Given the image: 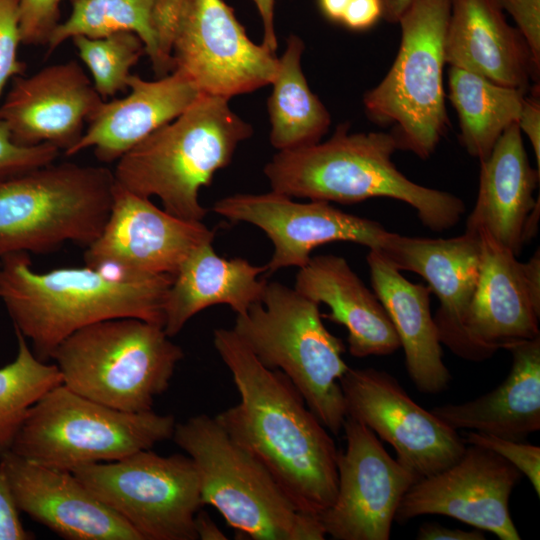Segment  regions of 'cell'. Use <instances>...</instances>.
<instances>
[{
	"instance_id": "6da1fadb",
	"label": "cell",
	"mask_w": 540,
	"mask_h": 540,
	"mask_svg": "<svg viewBox=\"0 0 540 540\" xmlns=\"http://www.w3.org/2000/svg\"><path fill=\"white\" fill-rule=\"evenodd\" d=\"M213 344L240 395L236 405L214 417L299 511L320 518L338 484L339 451L330 432L292 382L265 367L232 328L215 329Z\"/></svg>"
},
{
	"instance_id": "7a4b0ae2",
	"label": "cell",
	"mask_w": 540,
	"mask_h": 540,
	"mask_svg": "<svg viewBox=\"0 0 540 540\" xmlns=\"http://www.w3.org/2000/svg\"><path fill=\"white\" fill-rule=\"evenodd\" d=\"M173 277H132L102 269L58 268L36 272L28 253L0 258V301L15 330L46 361L69 335L87 325L123 317L163 327Z\"/></svg>"
},
{
	"instance_id": "3957f363",
	"label": "cell",
	"mask_w": 540,
	"mask_h": 540,
	"mask_svg": "<svg viewBox=\"0 0 540 540\" xmlns=\"http://www.w3.org/2000/svg\"><path fill=\"white\" fill-rule=\"evenodd\" d=\"M348 130L341 124L325 142L278 151L264 167L272 191L341 204L396 199L436 232L460 221L465 204L459 197L417 184L396 168L391 158L398 147L391 133Z\"/></svg>"
},
{
	"instance_id": "277c9868",
	"label": "cell",
	"mask_w": 540,
	"mask_h": 540,
	"mask_svg": "<svg viewBox=\"0 0 540 540\" xmlns=\"http://www.w3.org/2000/svg\"><path fill=\"white\" fill-rule=\"evenodd\" d=\"M252 134L227 99L201 94L116 161L115 182L139 196H157L171 215L202 221L208 210L199 202L200 189Z\"/></svg>"
},
{
	"instance_id": "5b68a950",
	"label": "cell",
	"mask_w": 540,
	"mask_h": 540,
	"mask_svg": "<svg viewBox=\"0 0 540 540\" xmlns=\"http://www.w3.org/2000/svg\"><path fill=\"white\" fill-rule=\"evenodd\" d=\"M233 331L267 368L281 371L334 435L347 417L340 379L345 345L327 330L319 304L280 282H267L261 301L236 315Z\"/></svg>"
},
{
	"instance_id": "8992f818",
	"label": "cell",
	"mask_w": 540,
	"mask_h": 540,
	"mask_svg": "<svg viewBox=\"0 0 540 540\" xmlns=\"http://www.w3.org/2000/svg\"><path fill=\"white\" fill-rule=\"evenodd\" d=\"M171 439L196 466L203 505L214 507L236 536L325 539L320 518L299 511L270 472L215 417L198 414L176 423Z\"/></svg>"
},
{
	"instance_id": "52a82bcc",
	"label": "cell",
	"mask_w": 540,
	"mask_h": 540,
	"mask_svg": "<svg viewBox=\"0 0 540 540\" xmlns=\"http://www.w3.org/2000/svg\"><path fill=\"white\" fill-rule=\"evenodd\" d=\"M162 326L123 317L75 331L53 351L62 384L126 412L151 411L166 392L184 352Z\"/></svg>"
},
{
	"instance_id": "ba28073f",
	"label": "cell",
	"mask_w": 540,
	"mask_h": 540,
	"mask_svg": "<svg viewBox=\"0 0 540 540\" xmlns=\"http://www.w3.org/2000/svg\"><path fill=\"white\" fill-rule=\"evenodd\" d=\"M115 179L103 166L64 162L0 178V258L87 247L109 216Z\"/></svg>"
},
{
	"instance_id": "9c48e42d",
	"label": "cell",
	"mask_w": 540,
	"mask_h": 540,
	"mask_svg": "<svg viewBox=\"0 0 540 540\" xmlns=\"http://www.w3.org/2000/svg\"><path fill=\"white\" fill-rule=\"evenodd\" d=\"M451 0H412L400 17L397 56L382 81L366 92L367 117L392 126L398 149L429 158L449 120L443 70Z\"/></svg>"
},
{
	"instance_id": "30bf717a",
	"label": "cell",
	"mask_w": 540,
	"mask_h": 540,
	"mask_svg": "<svg viewBox=\"0 0 540 540\" xmlns=\"http://www.w3.org/2000/svg\"><path fill=\"white\" fill-rule=\"evenodd\" d=\"M175 425L171 414L117 410L60 384L32 406L10 451L72 472L151 449L171 439Z\"/></svg>"
},
{
	"instance_id": "8fae6325",
	"label": "cell",
	"mask_w": 540,
	"mask_h": 540,
	"mask_svg": "<svg viewBox=\"0 0 540 540\" xmlns=\"http://www.w3.org/2000/svg\"><path fill=\"white\" fill-rule=\"evenodd\" d=\"M72 473L142 540H195V517L203 505L199 475L186 454L144 449Z\"/></svg>"
},
{
	"instance_id": "7c38bea8",
	"label": "cell",
	"mask_w": 540,
	"mask_h": 540,
	"mask_svg": "<svg viewBox=\"0 0 540 540\" xmlns=\"http://www.w3.org/2000/svg\"><path fill=\"white\" fill-rule=\"evenodd\" d=\"M172 57L201 94L229 100L272 83L275 53L250 40L223 0H186Z\"/></svg>"
},
{
	"instance_id": "4fadbf2b",
	"label": "cell",
	"mask_w": 540,
	"mask_h": 540,
	"mask_svg": "<svg viewBox=\"0 0 540 540\" xmlns=\"http://www.w3.org/2000/svg\"><path fill=\"white\" fill-rule=\"evenodd\" d=\"M347 416L389 443L396 459L418 479L437 473L463 454L457 431L418 405L389 373L348 368L340 379Z\"/></svg>"
},
{
	"instance_id": "5bb4252c",
	"label": "cell",
	"mask_w": 540,
	"mask_h": 540,
	"mask_svg": "<svg viewBox=\"0 0 540 540\" xmlns=\"http://www.w3.org/2000/svg\"><path fill=\"white\" fill-rule=\"evenodd\" d=\"M214 237L202 221L171 215L115 182L109 216L86 247L84 261L88 267L124 276L174 277L189 254Z\"/></svg>"
},
{
	"instance_id": "9a60e30c",
	"label": "cell",
	"mask_w": 540,
	"mask_h": 540,
	"mask_svg": "<svg viewBox=\"0 0 540 540\" xmlns=\"http://www.w3.org/2000/svg\"><path fill=\"white\" fill-rule=\"evenodd\" d=\"M346 448L338 453L332 505L320 516L335 540H388L399 503L418 477L394 459L376 434L347 416Z\"/></svg>"
},
{
	"instance_id": "2e32d148",
	"label": "cell",
	"mask_w": 540,
	"mask_h": 540,
	"mask_svg": "<svg viewBox=\"0 0 540 540\" xmlns=\"http://www.w3.org/2000/svg\"><path fill=\"white\" fill-rule=\"evenodd\" d=\"M212 210L232 222L252 224L268 236L274 246L265 265L269 273L305 266L312 251L329 242H353L380 251L391 234L377 221L344 212L328 201L300 203L272 190L230 195L216 201Z\"/></svg>"
},
{
	"instance_id": "e0dca14e",
	"label": "cell",
	"mask_w": 540,
	"mask_h": 540,
	"mask_svg": "<svg viewBox=\"0 0 540 540\" xmlns=\"http://www.w3.org/2000/svg\"><path fill=\"white\" fill-rule=\"evenodd\" d=\"M468 445L453 464L411 485L395 520L405 523L421 515H445L501 540H520L509 498L521 472L497 453Z\"/></svg>"
},
{
	"instance_id": "ac0fdd59",
	"label": "cell",
	"mask_w": 540,
	"mask_h": 540,
	"mask_svg": "<svg viewBox=\"0 0 540 540\" xmlns=\"http://www.w3.org/2000/svg\"><path fill=\"white\" fill-rule=\"evenodd\" d=\"M480 266L466 331L479 361L499 349L540 337V254L520 262L484 230Z\"/></svg>"
},
{
	"instance_id": "d6986e66",
	"label": "cell",
	"mask_w": 540,
	"mask_h": 540,
	"mask_svg": "<svg viewBox=\"0 0 540 540\" xmlns=\"http://www.w3.org/2000/svg\"><path fill=\"white\" fill-rule=\"evenodd\" d=\"M102 101L82 67L71 60L28 77L15 76L0 105V120L18 145L47 143L67 152Z\"/></svg>"
},
{
	"instance_id": "ffe728a7",
	"label": "cell",
	"mask_w": 540,
	"mask_h": 540,
	"mask_svg": "<svg viewBox=\"0 0 540 540\" xmlns=\"http://www.w3.org/2000/svg\"><path fill=\"white\" fill-rule=\"evenodd\" d=\"M399 271L420 275L439 300L433 317L441 344L455 355L479 361L466 331L480 266L477 233L448 239L408 237L391 232L379 251Z\"/></svg>"
},
{
	"instance_id": "44dd1931",
	"label": "cell",
	"mask_w": 540,
	"mask_h": 540,
	"mask_svg": "<svg viewBox=\"0 0 540 540\" xmlns=\"http://www.w3.org/2000/svg\"><path fill=\"white\" fill-rule=\"evenodd\" d=\"M4 473L21 512L67 540H142L72 472L46 467L7 451Z\"/></svg>"
},
{
	"instance_id": "7402d4cb",
	"label": "cell",
	"mask_w": 540,
	"mask_h": 540,
	"mask_svg": "<svg viewBox=\"0 0 540 540\" xmlns=\"http://www.w3.org/2000/svg\"><path fill=\"white\" fill-rule=\"evenodd\" d=\"M480 163L477 200L465 231L484 230L518 257L537 232L539 199L534 192L540 171L529 162L517 123Z\"/></svg>"
},
{
	"instance_id": "603a6c76",
	"label": "cell",
	"mask_w": 540,
	"mask_h": 540,
	"mask_svg": "<svg viewBox=\"0 0 540 540\" xmlns=\"http://www.w3.org/2000/svg\"><path fill=\"white\" fill-rule=\"evenodd\" d=\"M445 61L504 86L530 90L538 64L521 32L495 0H451Z\"/></svg>"
},
{
	"instance_id": "cb8c5ba5",
	"label": "cell",
	"mask_w": 540,
	"mask_h": 540,
	"mask_svg": "<svg viewBox=\"0 0 540 540\" xmlns=\"http://www.w3.org/2000/svg\"><path fill=\"white\" fill-rule=\"evenodd\" d=\"M128 90L123 98L102 101L88 119L81 138L65 152L66 156L93 148L99 161L116 162L151 133L181 115L201 95L178 70L153 81L131 74Z\"/></svg>"
},
{
	"instance_id": "d4e9b609",
	"label": "cell",
	"mask_w": 540,
	"mask_h": 540,
	"mask_svg": "<svg viewBox=\"0 0 540 540\" xmlns=\"http://www.w3.org/2000/svg\"><path fill=\"white\" fill-rule=\"evenodd\" d=\"M294 288L330 312L322 318L344 326L352 356L389 355L400 348L393 324L374 292L370 291L341 256L311 257L299 268Z\"/></svg>"
},
{
	"instance_id": "484cf974",
	"label": "cell",
	"mask_w": 540,
	"mask_h": 540,
	"mask_svg": "<svg viewBox=\"0 0 540 540\" xmlns=\"http://www.w3.org/2000/svg\"><path fill=\"white\" fill-rule=\"evenodd\" d=\"M372 288L386 310L404 350L410 379L419 392L439 394L451 374L430 310V289L407 280L378 250L366 257Z\"/></svg>"
},
{
	"instance_id": "4316f807",
	"label": "cell",
	"mask_w": 540,
	"mask_h": 540,
	"mask_svg": "<svg viewBox=\"0 0 540 540\" xmlns=\"http://www.w3.org/2000/svg\"><path fill=\"white\" fill-rule=\"evenodd\" d=\"M512 356L506 379L494 390L461 404L430 411L454 430L470 429L523 441L540 430V337L507 347Z\"/></svg>"
},
{
	"instance_id": "83f0119b",
	"label": "cell",
	"mask_w": 540,
	"mask_h": 540,
	"mask_svg": "<svg viewBox=\"0 0 540 540\" xmlns=\"http://www.w3.org/2000/svg\"><path fill=\"white\" fill-rule=\"evenodd\" d=\"M266 267L243 258L219 256L206 242L194 249L179 267L164 304L163 329L177 335L197 313L213 305L225 304L236 315L245 314L261 301L267 281L259 275Z\"/></svg>"
},
{
	"instance_id": "f1b7e54d",
	"label": "cell",
	"mask_w": 540,
	"mask_h": 540,
	"mask_svg": "<svg viewBox=\"0 0 540 540\" xmlns=\"http://www.w3.org/2000/svg\"><path fill=\"white\" fill-rule=\"evenodd\" d=\"M303 51L302 39L291 34L271 83L273 90L267 103L270 143L278 151L320 142L331 124L328 110L311 91L303 73Z\"/></svg>"
},
{
	"instance_id": "f546056e",
	"label": "cell",
	"mask_w": 540,
	"mask_h": 540,
	"mask_svg": "<svg viewBox=\"0 0 540 540\" xmlns=\"http://www.w3.org/2000/svg\"><path fill=\"white\" fill-rule=\"evenodd\" d=\"M448 97L460 126V141L479 161L488 157L502 133L517 123L527 92L450 67Z\"/></svg>"
},
{
	"instance_id": "4dcf8cb0",
	"label": "cell",
	"mask_w": 540,
	"mask_h": 540,
	"mask_svg": "<svg viewBox=\"0 0 540 540\" xmlns=\"http://www.w3.org/2000/svg\"><path fill=\"white\" fill-rule=\"evenodd\" d=\"M160 0H70V16L60 22L48 41L52 53L74 36L105 37L119 31L133 32L142 40L152 67L157 61L154 16Z\"/></svg>"
},
{
	"instance_id": "1f68e13d",
	"label": "cell",
	"mask_w": 540,
	"mask_h": 540,
	"mask_svg": "<svg viewBox=\"0 0 540 540\" xmlns=\"http://www.w3.org/2000/svg\"><path fill=\"white\" fill-rule=\"evenodd\" d=\"M15 334L16 357L0 367V455L10 451L32 406L62 384L57 365L39 359L27 339L17 330Z\"/></svg>"
},
{
	"instance_id": "d6a6232c",
	"label": "cell",
	"mask_w": 540,
	"mask_h": 540,
	"mask_svg": "<svg viewBox=\"0 0 540 540\" xmlns=\"http://www.w3.org/2000/svg\"><path fill=\"white\" fill-rule=\"evenodd\" d=\"M71 39L103 100L120 91H128L130 69L145 54L144 44L138 35L119 31L100 38L78 35Z\"/></svg>"
},
{
	"instance_id": "836d02e7",
	"label": "cell",
	"mask_w": 540,
	"mask_h": 540,
	"mask_svg": "<svg viewBox=\"0 0 540 540\" xmlns=\"http://www.w3.org/2000/svg\"><path fill=\"white\" fill-rule=\"evenodd\" d=\"M466 444H473L487 448L518 469L525 475L534 488L537 496L540 495V447L524 443L523 441L509 440L495 435L471 431L463 439Z\"/></svg>"
},
{
	"instance_id": "e575fe53",
	"label": "cell",
	"mask_w": 540,
	"mask_h": 540,
	"mask_svg": "<svg viewBox=\"0 0 540 540\" xmlns=\"http://www.w3.org/2000/svg\"><path fill=\"white\" fill-rule=\"evenodd\" d=\"M60 150L43 143L21 146L11 140L7 126L0 120V178L20 174L55 161Z\"/></svg>"
},
{
	"instance_id": "d590c367",
	"label": "cell",
	"mask_w": 540,
	"mask_h": 540,
	"mask_svg": "<svg viewBox=\"0 0 540 540\" xmlns=\"http://www.w3.org/2000/svg\"><path fill=\"white\" fill-rule=\"evenodd\" d=\"M62 0H18L21 43L47 45L60 23Z\"/></svg>"
},
{
	"instance_id": "8d00e7d4",
	"label": "cell",
	"mask_w": 540,
	"mask_h": 540,
	"mask_svg": "<svg viewBox=\"0 0 540 540\" xmlns=\"http://www.w3.org/2000/svg\"><path fill=\"white\" fill-rule=\"evenodd\" d=\"M20 43L18 0H0V95L11 77L25 71V65L17 58Z\"/></svg>"
},
{
	"instance_id": "74e56055",
	"label": "cell",
	"mask_w": 540,
	"mask_h": 540,
	"mask_svg": "<svg viewBox=\"0 0 540 540\" xmlns=\"http://www.w3.org/2000/svg\"><path fill=\"white\" fill-rule=\"evenodd\" d=\"M514 19L535 61L540 64V0H495Z\"/></svg>"
},
{
	"instance_id": "f35d334b",
	"label": "cell",
	"mask_w": 540,
	"mask_h": 540,
	"mask_svg": "<svg viewBox=\"0 0 540 540\" xmlns=\"http://www.w3.org/2000/svg\"><path fill=\"white\" fill-rule=\"evenodd\" d=\"M20 510L6 476L0 469V540H30L34 535L27 531L21 520Z\"/></svg>"
},
{
	"instance_id": "ab89813d",
	"label": "cell",
	"mask_w": 540,
	"mask_h": 540,
	"mask_svg": "<svg viewBox=\"0 0 540 540\" xmlns=\"http://www.w3.org/2000/svg\"><path fill=\"white\" fill-rule=\"evenodd\" d=\"M380 19H382L380 0H352L340 24L348 29L361 31L373 27Z\"/></svg>"
},
{
	"instance_id": "60d3db41",
	"label": "cell",
	"mask_w": 540,
	"mask_h": 540,
	"mask_svg": "<svg viewBox=\"0 0 540 540\" xmlns=\"http://www.w3.org/2000/svg\"><path fill=\"white\" fill-rule=\"evenodd\" d=\"M521 132L528 137L533 148L537 169L540 170V100L539 93L533 92L525 96L522 109L517 121Z\"/></svg>"
},
{
	"instance_id": "b9f144b4",
	"label": "cell",
	"mask_w": 540,
	"mask_h": 540,
	"mask_svg": "<svg viewBox=\"0 0 540 540\" xmlns=\"http://www.w3.org/2000/svg\"><path fill=\"white\" fill-rule=\"evenodd\" d=\"M417 540H484L482 530L452 529L438 523H423L416 534Z\"/></svg>"
},
{
	"instance_id": "7bdbcfd3",
	"label": "cell",
	"mask_w": 540,
	"mask_h": 540,
	"mask_svg": "<svg viewBox=\"0 0 540 540\" xmlns=\"http://www.w3.org/2000/svg\"><path fill=\"white\" fill-rule=\"evenodd\" d=\"M256 5L263 25V45L271 52L277 50V39L274 29V4L275 0H252Z\"/></svg>"
},
{
	"instance_id": "ee69618b",
	"label": "cell",
	"mask_w": 540,
	"mask_h": 540,
	"mask_svg": "<svg viewBox=\"0 0 540 540\" xmlns=\"http://www.w3.org/2000/svg\"><path fill=\"white\" fill-rule=\"evenodd\" d=\"M195 532L197 539L225 540L226 535L219 529L211 517L204 511H198L195 517Z\"/></svg>"
},
{
	"instance_id": "f6af8a7d",
	"label": "cell",
	"mask_w": 540,
	"mask_h": 540,
	"mask_svg": "<svg viewBox=\"0 0 540 540\" xmlns=\"http://www.w3.org/2000/svg\"><path fill=\"white\" fill-rule=\"evenodd\" d=\"M321 13L328 20L339 23L352 0H317Z\"/></svg>"
},
{
	"instance_id": "bcb514c9",
	"label": "cell",
	"mask_w": 540,
	"mask_h": 540,
	"mask_svg": "<svg viewBox=\"0 0 540 540\" xmlns=\"http://www.w3.org/2000/svg\"><path fill=\"white\" fill-rule=\"evenodd\" d=\"M382 5V19L390 23H398L400 17L409 7L412 0H380Z\"/></svg>"
}]
</instances>
